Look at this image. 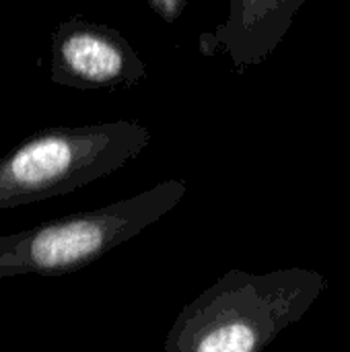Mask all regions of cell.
Instances as JSON below:
<instances>
[{"mask_svg":"<svg viewBox=\"0 0 350 352\" xmlns=\"http://www.w3.org/2000/svg\"><path fill=\"white\" fill-rule=\"evenodd\" d=\"M328 287L309 268L225 272L190 301L165 338L167 352H258L297 324Z\"/></svg>","mask_w":350,"mask_h":352,"instance_id":"cell-1","label":"cell"},{"mask_svg":"<svg viewBox=\"0 0 350 352\" xmlns=\"http://www.w3.org/2000/svg\"><path fill=\"white\" fill-rule=\"evenodd\" d=\"M146 2L167 23H175L184 14V8L188 4V0H146Z\"/></svg>","mask_w":350,"mask_h":352,"instance_id":"cell-6","label":"cell"},{"mask_svg":"<svg viewBox=\"0 0 350 352\" xmlns=\"http://www.w3.org/2000/svg\"><path fill=\"white\" fill-rule=\"evenodd\" d=\"M50 54V78L60 87L113 93L146 78V64L116 27L80 14L54 29Z\"/></svg>","mask_w":350,"mask_h":352,"instance_id":"cell-4","label":"cell"},{"mask_svg":"<svg viewBox=\"0 0 350 352\" xmlns=\"http://www.w3.org/2000/svg\"><path fill=\"white\" fill-rule=\"evenodd\" d=\"M229 14L198 37L204 56H229L237 74L262 64L289 33L305 0H227Z\"/></svg>","mask_w":350,"mask_h":352,"instance_id":"cell-5","label":"cell"},{"mask_svg":"<svg viewBox=\"0 0 350 352\" xmlns=\"http://www.w3.org/2000/svg\"><path fill=\"white\" fill-rule=\"evenodd\" d=\"M186 192L188 182L165 179L126 200L0 235V278L83 270L163 219Z\"/></svg>","mask_w":350,"mask_h":352,"instance_id":"cell-3","label":"cell"},{"mask_svg":"<svg viewBox=\"0 0 350 352\" xmlns=\"http://www.w3.org/2000/svg\"><path fill=\"white\" fill-rule=\"evenodd\" d=\"M149 144L151 130L136 120L43 128L0 157V210L76 192Z\"/></svg>","mask_w":350,"mask_h":352,"instance_id":"cell-2","label":"cell"}]
</instances>
